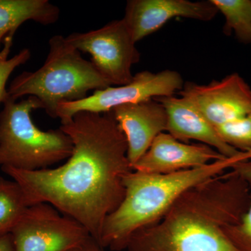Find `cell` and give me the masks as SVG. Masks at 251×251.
Wrapping results in <instances>:
<instances>
[{
    "label": "cell",
    "instance_id": "cell-1",
    "mask_svg": "<svg viewBox=\"0 0 251 251\" xmlns=\"http://www.w3.org/2000/svg\"><path fill=\"white\" fill-rule=\"evenodd\" d=\"M74 150L62 166L27 171L3 167L27 206L48 203L80 223L99 243L105 220L121 204L133 171L128 144L112 111L80 112L61 123Z\"/></svg>",
    "mask_w": 251,
    "mask_h": 251
},
{
    "label": "cell",
    "instance_id": "cell-2",
    "mask_svg": "<svg viewBox=\"0 0 251 251\" xmlns=\"http://www.w3.org/2000/svg\"><path fill=\"white\" fill-rule=\"evenodd\" d=\"M251 187L230 169L190 188L156 224L130 238L127 251H238L224 234L247 212Z\"/></svg>",
    "mask_w": 251,
    "mask_h": 251
},
{
    "label": "cell",
    "instance_id": "cell-3",
    "mask_svg": "<svg viewBox=\"0 0 251 251\" xmlns=\"http://www.w3.org/2000/svg\"><path fill=\"white\" fill-rule=\"evenodd\" d=\"M248 158H224L194 169L170 174L130 171L126 176L125 196L121 204L105 220L99 244L112 251L126 250L135 232L156 224L176 200L196 185L232 168Z\"/></svg>",
    "mask_w": 251,
    "mask_h": 251
},
{
    "label": "cell",
    "instance_id": "cell-4",
    "mask_svg": "<svg viewBox=\"0 0 251 251\" xmlns=\"http://www.w3.org/2000/svg\"><path fill=\"white\" fill-rule=\"evenodd\" d=\"M49 44V54L42 67L35 72H23L11 82L7 89L10 98L17 100L26 96L36 97L48 115L57 118L61 103L82 100L89 91L112 86L66 37L53 36Z\"/></svg>",
    "mask_w": 251,
    "mask_h": 251
},
{
    "label": "cell",
    "instance_id": "cell-5",
    "mask_svg": "<svg viewBox=\"0 0 251 251\" xmlns=\"http://www.w3.org/2000/svg\"><path fill=\"white\" fill-rule=\"evenodd\" d=\"M0 111V166L22 171L46 169L71 156L74 145L61 129L44 131L31 118L44 109L40 100L28 97L21 101L6 97Z\"/></svg>",
    "mask_w": 251,
    "mask_h": 251
},
{
    "label": "cell",
    "instance_id": "cell-6",
    "mask_svg": "<svg viewBox=\"0 0 251 251\" xmlns=\"http://www.w3.org/2000/svg\"><path fill=\"white\" fill-rule=\"evenodd\" d=\"M66 39L80 52L90 54L91 62L112 86L133 80L131 68L140 62V53L123 18L95 30L72 33Z\"/></svg>",
    "mask_w": 251,
    "mask_h": 251
},
{
    "label": "cell",
    "instance_id": "cell-7",
    "mask_svg": "<svg viewBox=\"0 0 251 251\" xmlns=\"http://www.w3.org/2000/svg\"><path fill=\"white\" fill-rule=\"evenodd\" d=\"M184 82L176 71H149L138 73L127 85L110 86L94 91L92 95L76 101L61 103L57 108V118L61 123L72 118L77 112L103 113L112 111L124 104L136 103L159 97H170L182 90Z\"/></svg>",
    "mask_w": 251,
    "mask_h": 251
},
{
    "label": "cell",
    "instance_id": "cell-8",
    "mask_svg": "<svg viewBox=\"0 0 251 251\" xmlns=\"http://www.w3.org/2000/svg\"><path fill=\"white\" fill-rule=\"evenodd\" d=\"M11 234L15 251H69L90 237L80 223L48 203L28 206Z\"/></svg>",
    "mask_w": 251,
    "mask_h": 251
},
{
    "label": "cell",
    "instance_id": "cell-9",
    "mask_svg": "<svg viewBox=\"0 0 251 251\" xmlns=\"http://www.w3.org/2000/svg\"><path fill=\"white\" fill-rule=\"evenodd\" d=\"M178 94L216 128L239 120L251 111V88L236 73L208 85L184 82Z\"/></svg>",
    "mask_w": 251,
    "mask_h": 251
},
{
    "label": "cell",
    "instance_id": "cell-10",
    "mask_svg": "<svg viewBox=\"0 0 251 251\" xmlns=\"http://www.w3.org/2000/svg\"><path fill=\"white\" fill-rule=\"evenodd\" d=\"M219 12L211 0H129L123 19L137 43L156 32L174 18L210 21Z\"/></svg>",
    "mask_w": 251,
    "mask_h": 251
},
{
    "label": "cell",
    "instance_id": "cell-11",
    "mask_svg": "<svg viewBox=\"0 0 251 251\" xmlns=\"http://www.w3.org/2000/svg\"><path fill=\"white\" fill-rule=\"evenodd\" d=\"M226 157L208 145L185 143L168 132L158 135L133 171L149 174H170L194 169Z\"/></svg>",
    "mask_w": 251,
    "mask_h": 251
},
{
    "label": "cell",
    "instance_id": "cell-12",
    "mask_svg": "<svg viewBox=\"0 0 251 251\" xmlns=\"http://www.w3.org/2000/svg\"><path fill=\"white\" fill-rule=\"evenodd\" d=\"M128 144L132 168L146 153L155 138L168 129L164 105L156 99L119 105L112 110Z\"/></svg>",
    "mask_w": 251,
    "mask_h": 251
},
{
    "label": "cell",
    "instance_id": "cell-13",
    "mask_svg": "<svg viewBox=\"0 0 251 251\" xmlns=\"http://www.w3.org/2000/svg\"><path fill=\"white\" fill-rule=\"evenodd\" d=\"M155 99L164 105L168 115L167 132L176 140L185 143L196 140L211 147L227 158H237L246 153L227 145L215 127L186 99L173 95Z\"/></svg>",
    "mask_w": 251,
    "mask_h": 251
},
{
    "label": "cell",
    "instance_id": "cell-14",
    "mask_svg": "<svg viewBox=\"0 0 251 251\" xmlns=\"http://www.w3.org/2000/svg\"><path fill=\"white\" fill-rule=\"evenodd\" d=\"M59 15L60 10L49 0H0V59H8L15 33L23 23L49 25Z\"/></svg>",
    "mask_w": 251,
    "mask_h": 251
},
{
    "label": "cell",
    "instance_id": "cell-15",
    "mask_svg": "<svg viewBox=\"0 0 251 251\" xmlns=\"http://www.w3.org/2000/svg\"><path fill=\"white\" fill-rule=\"evenodd\" d=\"M211 1L226 19L224 34H234L239 42L251 44V0Z\"/></svg>",
    "mask_w": 251,
    "mask_h": 251
},
{
    "label": "cell",
    "instance_id": "cell-16",
    "mask_svg": "<svg viewBox=\"0 0 251 251\" xmlns=\"http://www.w3.org/2000/svg\"><path fill=\"white\" fill-rule=\"evenodd\" d=\"M27 207L19 185L0 177V236L12 232Z\"/></svg>",
    "mask_w": 251,
    "mask_h": 251
},
{
    "label": "cell",
    "instance_id": "cell-17",
    "mask_svg": "<svg viewBox=\"0 0 251 251\" xmlns=\"http://www.w3.org/2000/svg\"><path fill=\"white\" fill-rule=\"evenodd\" d=\"M231 169L239 173L250 185V202L241 221L225 227L224 232L238 251H251V157L234 163Z\"/></svg>",
    "mask_w": 251,
    "mask_h": 251
},
{
    "label": "cell",
    "instance_id": "cell-18",
    "mask_svg": "<svg viewBox=\"0 0 251 251\" xmlns=\"http://www.w3.org/2000/svg\"><path fill=\"white\" fill-rule=\"evenodd\" d=\"M227 145L241 152H251V111L246 116L216 128Z\"/></svg>",
    "mask_w": 251,
    "mask_h": 251
},
{
    "label": "cell",
    "instance_id": "cell-19",
    "mask_svg": "<svg viewBox=\"0 0 251 251\" xmlns=\"http://www.w3.org/2000/svg\"><path fill=\"white\" fill-rule=\"evenodd\" d=\"M30 57V50L24 49L11 58L0 59V104L2 103L7 97L6 86L10 75L16 68L25 64Z\"/></svg>",
    "mask_w": 251,
    "mask_h": 251
},
{
    "label": "cell",
    "instance_id": "cell-20",
    "mask_svg": "<svg viewBox=\"0 0 251 251\" xmlns=\"http://www.w3.org/2000/svg\"><path fill=\"white\" fill-rule=\"evenodd\" d=\"M69 251H105V250L96 239L90 236Z\"/></svg>",
    "mask_w": 251,
    "mask_h": 251
},
{
    "label": "cell",
    "instance_id": "cell-21",
    "mask_svg": "<svg viewBox=\"0 0 251 251\" xmlns=\"http://www.w3.org/2000/svg\"><path fill=\"white\" fill-rule=\"evenodd\" d=\"M0 251H15L14 240L11 233L0 236Z\"/></svg>",
    "mask_w": 251,
    "mask_h": 251
}]
</instances>
